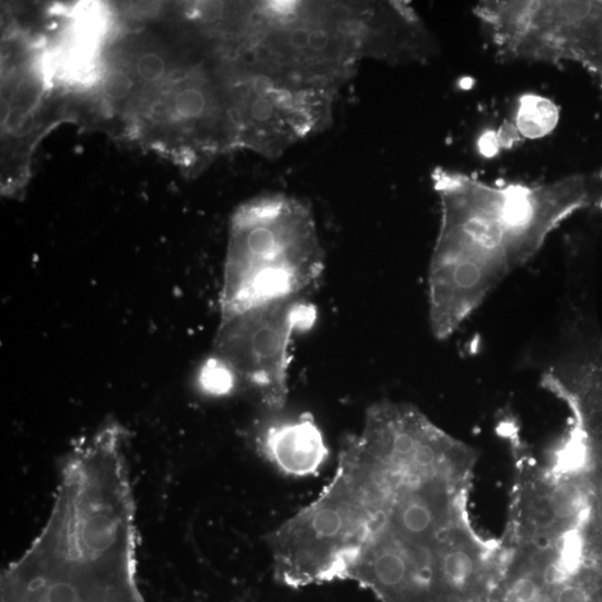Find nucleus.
Masks as SVG:
<instances>
[{
  "mask_svg": "<svg viewBox=\"0 0 602 602\" xmlns=\"http://www.w3.org/2000/svg\"><path fill=\"white\" fill-rule=\"evenodd\" d=\"M441 226L429 262L428 316L446 341L554 229L591 200L585 176L540 185H491L437 169Z\"/></svg>",
  "mask_w": 602,
  "mask_h": 602,
  "instance_id": "1",
  "label": "nucleus"
},
{
  "mask_svg": "<svg viewBox=\"0 0 602 602\" xmlns=\"http://www.w3.org/2000/svg\"><path fill=\"white\" fill-rule=\"evenodd\" d=\"M134 502L112 490L60 496L4 572L2 602H146L136 582Z\"/></svg>",
  "mask_w": 602,
  "mask_h": 602,
  "instance_id": "2",
  "label": "nucleus"
},
{
  "mask_svg": "<svg viewBox=\"0 0 602 602\" xmlns=\"http://www.w3.org/2000/svg\"><path fill=\"white\" fill-rule=\"evenodd\" d=\"M324 270L325 252L307 204L286 194L249 201L231 220L220 319L300 297Z\"/></svg>",
  "mask_w": 602,
  "mask_h": 602,
  "instance_id": "3",
  "label": "nucleus"
},
{
  "mask_svg": "<svg viewBox=\"0 0 602 602\" xmlns=\"http://www.w3.org/2000/svg\"><path fill=\"white\" fill-rule=\"evenodd\" d=\"M475 15L506 60L575 61L602 79V2H486Z\"/></svg>",
  "mask_w": 602,
  "mask_h": 602,
  "instance_id": "4",
  "label": "nucleus"
},
{
  "mask_svg": "<svg viewBox=\"0 0 602 602\" xmlns=\"http://www.w3.org/2000/svg\"><path fill=\"white\" fill-rule=\"evenodd\" d=\"M316 318V309L300 296L220 319L213 356L255 390L268 409L280 412L288 400L291 341Z\"/></svg>",
  "mask_w": 602,
  "mask_h": 602,
  "instance_id": "5",
  "label": "nucleus"
},
{
  "mask_svg": "<svg viewBox=\"0 0 602 602\" xmlns=\"http://www.w3.org/2000/svg\"><path fill=\"white\" fill-rule=\"evenodd\" d=\"M258 451L287 476L318 475L329 456V448L316 420L304 413L269 420L257 437Z\"/></svg>",
  "mask_w": 602,
  "mask_h": 602,
  "instance_id": "6",
  "label": "nucleus"
},
{
  "mask_svg": "<svg viewBox=\"0 0 602 602\" xmlns=\"http://www.w3.org/2000/svg\"><path fill=\"white\" fill-rule=\"evenodd\" d=\"M557 122L558 109L551 100L535 95H528L521 100L517 127L523 136L538 138L546 136Z\"/></svg>",
  "mask_w": 602,
  "mask_h": 602,
  "instance_id": "7",
  "label": "nucleus"
},
{
  "mask_svg": "<svg viewBox=\"0 0 602 602\" xmlns=\"http://www.w3.org/2000/svg\"><path fill=\"white\" fill-rule=\"evenodd\" d=\"M220 107L212 89L204 85H189L175 95L174 109L176 116L185 121H201L212 117Z\"/></svg>",
  "mask_w": 602,
  "mask_h": 602,
  "instance_id": "8",
  "label": "nucleus"
},
{
  "mask_svg": "<svg viewBox=\"0 0 602 602\" xmlns=\"http://www.w3.org/2000/svg\"><path fill=\"white\" fill-rule=\"evenodd\" d=\"M237 381L231 368L217 357L213 356L201 368L200 387L209 395L222 396L230 393Z\"/></svg>",
  "mask_w": 602,
  "mask_h": 602,
  "instance_id": "9",
  "label": "nucleus"
},
{
  "mask_svg": "<svg viewBox=\"0 0 602 602\" xmlns=\"http://www.w3.org/2000/svg\"><path fill=\"white\" fill-rule=\"evenodd\" d=\"M5 112H3V122L5 128L8 133H11L15 137H25L30 136L35 127V118H33L32 112L28 111L25 108L15 107L8 108L5 104Z\"/></svg>",
  "mask_w": 602,
  "mask_h": 602,
  "instance_id": "10",
  "label": "nucleus"
},
{
  "mask_svg": "<svg viewBox=\"0 0 602 602\" xmlns=\"http://www.w3.org/2000/svg\"><path fill=\"white\" fill-rule=\"evenodd\" d=\"M136 71L137 78L146 83H155L164 79L166 71V64L162 57L155 52H145L138 57Z\"/></svg>",
  "mask_w": 602,
  "mask_h": 602,
  "instance_id": "11",
  "label": "nucleus"
},
{
  "mask_svg": "<svg viewBox=\"0 0 602 602\" xmlns=\"http://www.w3.org/2000/svg\"><path fill=\"white\" fill-rule=\"evenodd\" d=\"M132 88L133 80L130 76L119 71L109 74L104 84L108 97L117 100L126 99L131 93Z\"/></svg>",
  "mask_w": 602,
  "mask_h": 602,
  "instance_id": "12",
  "label": "nucleus"
},
{
  "mask_svg": "<svg viewBox=\"0 0 602 602\" xmlns=\"http://www.w3.org/2000/svg\"><path fill=\"white\" fill-rule=\"evenodd\" d=\"M599 356H602V348L598 352L595 353L594 355L588 358V360H591V358L599 357ZM588 360H586V361H588ZM582 362H581V364H582ZM578 366H579V365H578ZM576 367H573L571 371L561 372L560 374H558L557 376L552 377V379L548 381L547 390H550L551 393H553L554 387H556V385L559 383V381L565 379V377L569 374V372H571L573 370H575Z\"/></svg>",
  "mask_w": 602,
  "mask_h": 602,
  "instance_id": "13",
  "label": "nucleus"
},
{
  "mask_svg": "<svg viewBox=\"0 0 602 602\" xmlns=\"http://www.w3.org/2000/svg\"><path fill=\"white\" fill-rule=\"evenodd\" d=\"M506 600H508V602H514V601L510 600V599H508V598H506ZM535 602H543V599H542V600H540V601H535Z\"/></svg>",
  "mask_w": 602,
  "mask_h": 602,
  "instance_id": "14",
  "label": "nucleus"
}]
</instances>
